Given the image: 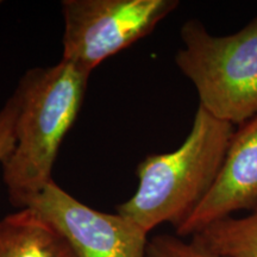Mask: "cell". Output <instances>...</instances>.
<instances>
[{"mask_svg":"<svg viewBox=\"0 0 257 257\" xmlns=\"http://www.w3.org/2000/svg\"><path fill=\"white\" fill-rule=\"evenodd\" d=\"M89 76L61 60L29 69L19 80L16 146L2 163L9 200L19 210L54 181L57 153L81 110Z\"/></svg>","mask_w":257,"mask_h":257,"instance_id":"1","label":"cell"},{"mask_svg":"<svg viewBox=\"0 0 257 257\" xmlns=\"http://www.w3.org/2000/svg\"><path fill=\"white\" fill-rule=\"evenodd\" d=\"M175 63L191 80L199 106L217 119L242 125L257 114V16L227 36H213L197 19L180 30Z\"/></svg>","mask_w":257,"mask_h":257,"instance_id":"3","label":"cell"},{"mask_svg":"<svg viewBox=\"0 0 257 257\" xmlns=\"http://www.w3.org/2000/svg\"><path fill=\"white\" fill-rule=\"evenodd\" d=\"M18 110V99L14 93L0 108V163L5 162L14 152Z\"/></svg>","mask_w":257,"mask_h":257,"instance_id":"10","label":"cell"},{"mask_svg":"<svg viewBox=\"0 0 257 257\" xmlns=\"http://www.w3.org/2000/svg\"><path fill=\"white\" fill-rule=\"evenodd\" d=\"M178 0H63L62 59L91 75L99 64L147 37Z\"/></svg>","mask_w":257,"mask_h":257,"instance_id":"4","label":"cell"},{"mask_svg":"<svg viewBox=\"0 0 257 257\" xmlns=\"http://www.w3.org/2000/svg\"><path fill=\"white\" fill-rule=\"evenodd\" d=\"M147 257H219L194 240L186 242L179 236L157 234L149 239Z\"/></svg>","mask_w":257,"mask_h":257,"instance_id":"9","label":"cell"},{"mask_svg":"<svg viewBox=\"0 0 257 257\" xmlns=\"http://www.w3.org/2000/svg\"><path fill=\"white\" fill-rule=\"evenodd\" d=\"M0 257H79L51 225L30 208L0 219Z\"/></svg>","mask_w":257,"mask_h":257,"instance_id":"7","label":"cell"},{"mask_svg":"<svg viewBox=\"0 0 257 257\" xmlns=\"http://www.w3.org/2000/svg\"><path fill=\"white\" fill-rule=\"evenodd\" d=\"M242 210L257 211V114L234 131L216 182L175 233L192 237Z\"/></svg>","mask_w":257,"mask_h":257,"instance_id":"6","label":"cell"},{"mask_svg":"<svg viewBox=\"0 0 257 257\" xmlns=\"http://www.w3.org/2000/svg\"><path fill=\"white\" fill-rule=\"evenodd\" d=\"M233 125L199 106L184 143L172 153L149 155L138 165V186L117 213L148 233L163 223L181 226L210 192L221 166Z\"/></svg>","mask_w":257,"mask_h":257,"instance_id":"2","label":"cell"},{"mask_svg":"<svg viewBox=\"0 0 257 257\" xmlns=\"http://www.w3.org/2000/svg\"><path fill=\"white\" fill-rule=\"evenodd\" d=\"M192 239L219 257H257V211L214 221Z\"/></svg>","mask_w":257,"mask_h":257,"instance_id":"8","label":"cell"},{"mask_svg":"<svg viewBox=\"0 0 257 257\" xmlns=\"http://www.w3.org/2000/svg\"><path fill=\"white\" fill-rule=\"evenodd\" d=\"M30 208L48 221L79 257H147L148 233L121 214L96 211L51 181Z\"/></svg>","mask_w":257,"mask_h":257,"instance_id":"5","label":"cell"}]
</instances>
